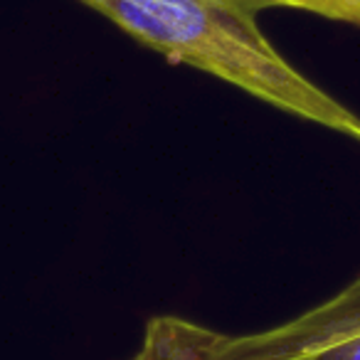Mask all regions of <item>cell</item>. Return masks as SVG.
<instances>
[{
  "label": "cell",
  "instance_id": "1",
  "mask_svg": "<svg viewBox=\"0 0 360 360\" xmlns=\"http://www.w3.org/2000/svg\"><path fill=\"white\" fill-rule=\"evenodd\" d=\"M180 65L360 141V116L301 75L262 32L264 0H79Z\"/></svg>",
  "mask_w": 360,
  "mask_h": 360
},
{
  "label": "cell",
  "instance_id": "2",
  "mask_svg": "<svg viewBox=\"0 0 360 360\" xmlns=\"http://www.w3.org/2000/svg\"><path fill=\"white\" fill-rule=\"evenodd\" d=\"M360 330V279L299 319L255 335H217L215 360H279Z\"/></svg>",
  "mask_w": 360,
  "mask_h": 360
},
{
  "label": "cell",
  "instance_id": "3",
  "mask_svg": "<svg viewBox=\"0 0 360 360\" xmlns=\"http://www.w3.org/2000/svg\"><path fill=\"white\" fill-rule=\"evenodd\" d=\"M134 360H198L195 323L173 316L150 321L143 348Z\"/></svg>",
  "mask_w": 360,
  "mask_h": 360
},
{
  "label": "cell",
  "instance_id": "4",
  "mask_svg": "<svg viewBox=\"0 0 360 360\" xmlns=\"http://www.w3.org/2000/svg\"><path fill=\"white\" fill-rule=\"evenodd\" d=\"M264 3L266 8H299V11L360 27V0H264Z\"/></svg>",
  "mask_w": 360,
  "mask_h": 360
},
{
  "label": "cell",
  "instance_id": "5",
  "mask_svg": "<svg viewBox=\"0 0 360 360\" xmlns=\"http://www.w3.org/2000/svg\"><path fill=\"white\" fill-rule=\"evenodd\" d=\"M279 360H360V330Z\"/></svg>",
  "mask_w": 360,
  "mask_h": 360
}]
</instances>
